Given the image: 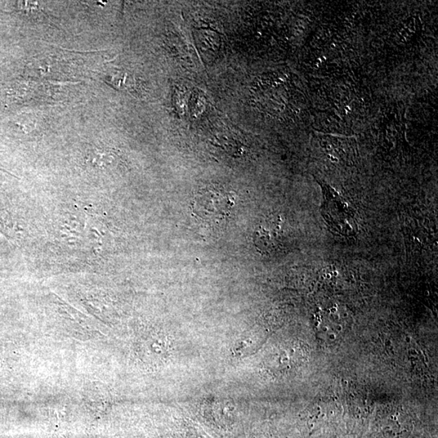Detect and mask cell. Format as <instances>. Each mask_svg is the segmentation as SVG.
<instances>
[{
	"label": "cell",
	"mask_w": 438,
	"mask_h": 438,
	"mask_svg": "<svg viewBox=\"0 0 438 438\" xmlns=\"http://www.w3.org/2000/svg\"><path fill=\"white\" fill-rule=\"evenodd\" d=\"M236 198L235 193L224 186H205L194 195L192 200V212L200 220L218 223L231 216Z\"/></svg>",
	"instance_id": "6da1fadb"
},
{
	"label": "cell",
	"mask_w": 438,
	"mask_h": 438,
	"mask_svg": "<svg viewBox=\"0 0 438 438\" xmlns=\"http://www.w3.org/2000/svg\"><path fill=\"white\" fill-rule=\"evenodd\" d=\"M323 214L330 229L343 235H353L356 232V223L351 207L336 192L324 185Z\"/></svg>",
	"instance_id": "7a4b0ae2"
}]
</instances>
